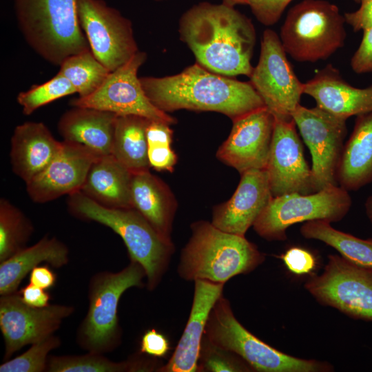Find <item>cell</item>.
Here are the masks:
<instances>
[{
  "instance_id": "1",
  "label": "cell",
  "mask_w": 372,
  "mask_h": 372,
  "mask_svg": "<svg viewBox=\"0 0 372 372\" xmlns=\"http://www.w3.org/2000/svg\"><path fill=\"white\" fill-rule=\"evenodd\" d=\"M178 32L203 68L229 77L250 76L256 30L234 7L200 3L181 17Z\"/></svg>"
},
{
  "instance_id": "2",
  "label": "cell",
  "mask_w": 372,
  "mask_h": 372,
  "mask_svg": "<svg viewBox=\"0 0 372 372\" xmlns=\"http://www.w3.org/2000/svg\"><path fill=\"white\" fill-rule=\"evenodd\" d=\"M140 81L152 104L166 113L211 111L233 121L265 107L250 82L214 73L197 63L175 75L144 76Z\"/></svg>"
},
{
  "instance_id": "3",
  "label": "cell",
  "mask_w": 372,
  "mask_h": 372,
  "mask_svg": "<svg viewBox=\"0 0 372 372\" xmlns=\"http://www.w3.org/2000/svg\"><path fill=\"white\" fill-rule=\"evenodd\" d=\"M191 229L178 267L179 276L186 280L225 284L234 276L252 271L265 260L245 236L223 231L205 220L194 223Z\"/></svg>"
},
{
  "instance_id": "4",
  "label": "cell",
  "mask_w": 372,
  "mask_h": 372,
  "mask_svg": "<svg viewBox=\"0 0 372 372\" xmlns=\"http://www.w3.org/2000/svg\"><path fill=\"white\" fill-rule=\"evenodd\" d=\"M68 207L76 217L110 228L123 240L130 260L144 269L147 287L155 289L160 282L174 247L134 208H111L99 204L81 191L69 196Z\"/></svg>"
},
{
  "instance_id": "5",
  "label": "cell",
  "mask_w": 372,
  "mask_h": 372,
  "mask_svg": "<svg viewBox=\"0 0 372 372\" xmlns=\"http://www.w3.org/2000/svg\"><path fill=\"white\" fill-rule=\"evenodd\" d=\"M19 28L41 58L60 65L68 57L90 50L80 26L77 0H14Z\"/></svg>"
},
{
  "instance_id": "6",
  "label": "cell",
  "mask_w": 372,
  "mask_h": 372,
  "mask_svg": "<svg viewBox=\"0 0 372 372\" xmlns=\"http://www.w3.org/2000/svg\"><path fill=\"white\" fill-rule=\"evenodd\" d=\"M145 277L143 267L130 260L118 272L104 271L91 278L88 310L76 334L81 348L87 352L104 354L119 345L122 333L118 317L119 300L128 289L143 287Z\"/></svg>"
},
{
  "instance_id": "7",
  "label": "cell",
  "mask_w": 372,
  "mask_h": 372,
  "mask_svg": "<svg viewBox=\"0 0 372 372\" xmlns=\"http://www.w3.org/2000/svg\"><path fill=\"white\" fill-rule=\"evenodd\" d=\"M204 335L212 344L231 351L254 371L261 372H329L324 362L293 357L269 346L246 329L236 318L223 296L210 311Z\"/></svg>"
},
{
  "instance_id": "8",
  "label": "cell",
  "mask_w": 372,
  "mask_h": 372,
  "mask_svg": "<svg viewBox=\"0 0 372 372\" xmlns=\"http://www.w3.org/2000/svg\"><path fill=\"white\" fill-rule=\"evenodd\" d=\"M345 19L337 6L324 0H303L287 12L280 39L287 54L298 62L326 60L342 48Z\"/></svg>"
},
{
  "instance_id": "9",
  "label": "cell",
  "mask_w": 372,
  "mask_h": 372,
  "mask_svg": "<svg viewBox=\"0 0 372 372\" xmlns=\"http://www.w3.org/2000/svg\"><path fill=\"white\" fill-rule=\"evenodd\" d=\"M351 205L349 192L339 185L309 194H284L271 198L253 227L260 237L267 240H285L290 226L315 220L340 221L347 214Z\"/></svg>"
},
{
  "instance_id": "10",
  "label": "cell",
  "mask_w": 372,
  "mask_h": 372,
  "mask_svg": "<svg viewBox=\"0 0 372 372\" xmlns=\"http://www.w3.org/2000/svg\"><path fill=\"white\" fill-rule=\"evenodd\" d=\"M304 288L321 304L355 318L372 321V269L336 254L329 255L323 272Z\"/></svg>"
},
{
  "instance_id": "11",
  "label": "cell",
  "mask_w": 372,
  "mask_h": 372,
  "mask_svg": "<svg viewBox=\"0 0 372 372\" xmlns=\"http://www.w3.org/2000/svg\"><path fill=\"white\" fill-rule=\"evenodd\" d=\"M249 78L276 120H293L304 83L296 75L280 37L272 30L267 29L262 34L259 60Z\"/></svg>"
},
{
  "instance_id": "12",
  "label": "cell",
  "mask_w": 372,
  "mask_h": 372,
  "mask_svg": "<svg viewBox=\"0 0 372 372\" xmlns=\"http://www.w3.org/2000/svg\"><path fill=\"white\" fill-rule=\"evenodd\" d=\"M79 22L95 57L112 72L139 50L132 25L103 0H77Z\"/></svg>"
},
{
  "instance_id": "13",
  "label": "cell",
  "mask_w": 372,
  "mask_h": 372,
  "mask_svg": "<svg viewBox=\"0 0 372 372\" xmlns=\"http://www.w3.org/2000/svg\"><path fill=\"white\" fill-rule=\"evenodd\" d=\"M146 59V53L138 51L127 63L111 72L94 92L71 100L70 105L175 124L176 119L153 105L143 90L137 74Z\"/></svg>"
},
{
  "instance_id": "14",
  "label": "cell",
  "mask_w": 372,
  "mask_h": 372,
  "mask_svg": "<svg viewBox=\"0 0 372 372\" xmlns=\"http://www.w3.org/2000/svg\"><path fill=\"white\" fill-rule=\"evenodd\" d=\"M292 118L311 155L316 192L338 185L336 171L347 133V120L317 106L309 108L300 104Z\"/></svg>"
},
{
  "instance_id": "15",
  "label": "cell",
  "mask_w": 372,
  "mask_h": 372,
  "mask_svg": "<svg viewBox=\"0 0 372 372\" xmlns=\"http://www.w3.org/2000/svg\"><path fill=\"white\" fill-rule=\"evenodd\" d=\"M74 307L49 304L34 307L25 303L19 291L1 296L0 329L5 353L3 360L23 347L41 341L58 330L63 320L72 315Z\"/></svg>"
},
{
  "instance_id": "16",
  "label": "cell",
  "mask_w": 372,
  "mask_h": 372,
  "mask_svg": "<svg viewBox=\"0 0 372 372\" xmlns=\"http://www.w3.org/2000/svg\"><path fill=\"white\" fill-rule=\"evenodd\" d=\"M265 170L273 197L295 192H316L311 168L305 160L303 145L293 119H275Z\"/></svg>"
},
{
  "instance_id": "17",
  "label": "cell",
  "mask_w": 372,
  "mask_h": 372,
  "mask_svg": "<svg viewBox=\"0 0 372 372\" xmlns=\"http://www.w3.org/2000/svg\"><path fill=\"white\" fill-rule=\"evenodd\" d=\"M233 121L227 138L216 152L217 158L240 174L266 168L275 118L262 107Z\"/></svg>"
},
{
  "instance_id": "18",
  "label": "cell",
  "mask_w": 372,
  "mask_h": 372,
  "mask_svg": "<svg viewBox=\"0 0 372 372\" xmlns=\"http://www.w3.org/2000/svg\"><path fill=\"white\" fill-rule=\"evenodd\" d=\"M96 156L82 145L63 141L55 158L37 176L25 183L34 203H45L79 192Z\"/></svg>"
},
{
  "instance_id": "19",
  "label": "cell",
  "mask_w": 372,
  "mask_h": 372,
  "mask_svg": "<svg viewBox=\"0 0 372 372\" xmlns=\"http://www.w3.org/2000/svg\"><path fill=\"white\" fill-rule=\"evenodd\" d=\"M240 175L232 196L214 207L211 223L223 231L245 236L273 196L265 169H251Z\"/></svg>"
},
{
  "instance_id": "20",
  "label": "cell",
  "mask_w": 372,
  "mask_h": 372,
  "mask_svg": "<svg viewBox=\"0 0 372 372\" xmlns=\"http://www.w3.org/2000/svg\"><path fill=\"white\" fill-rule=\"evenodd\" d=\"M190 314L183 333L168 362L160 372H196L207 322L216 302L223 296L224 284L194 281Z\"/></svg>"
},
{
  "instance_id": "21",
  "label": "cell",
  "mask_w": 372,
  "mask_h": 372,
  "mask_svg": "<svg viewBox=\"0 0 372 372\" xmlns=\"http://www.w3.org/2000/svg\"><path fill=\"white\" fill-rule=\"evenodd\" d=\"M303 94L312 97L317 107L345 120L372 112V83L364 88L355 87L331 64L304 83Z\"/></svg>"
},
{
  "instance_id": "22",
  "label": "cell",
  "mask_w": 372,
  "mask_h": 372,
  "mask_svg": "<svg viewBox=\"0 0 372 372\" xmlns=\"http://www.w3.org/2000/svg\"><path fill=\"white\" fill-rule=\"evenodd\" d=\"M10 142L12 171L25 183L51 163L63 145L43 123L32 121L18 125Z\"/></svg>"
},
{
  "instance_id": "23",
  "label": "cell",
  "mask_w": 372,
  "mask_h": 372,
  "mask_svg": "<svg viewBox=\"0 0 372 372\" xmlns=\"http://www.w3.org/2000/svg\"><path fill=\"white\" fill-rule=\"evenodd\" d=\"M118 115L98 109L72 106L59 120L63 141L83 145L98 156L112 154Z\"/></svg>"
},
{
  "instance_id": "24",
  "label": "cell",
  "mask_w": 372,
  "mask_h": 372,
  "mask_svg": "<svg viewBox=\"0 0 372 372\" xmlns=\"http://www.w3.org/2000/svg\"><path fill=\"white\" fill-rule=\"evenodd\" d=\"M338 185L356 191L372 183V112L357 116L336 171Z\"/></svg>"
},
{
  "instance_id": "25",
  "label": "cell",
  "mask_w": 372,
  "mask_h": 372,
  "mask_svg": "<svg viewBox=\"0 0 372 372\" xmlns=\"http://www.w3.org/2000/svg\"><path fill=\"white\" fill-rule=\"evenodd\" d=\"M132 208L138 211L165 238L170 240L176 201L169 187L149 170L133 174Z\"/></svg>"
},
{
  "instance_id": "26",
  "label": "cell",
  "mask_w": 372,
  "mask_h": 372,
  "mask_svg": "<svg viewBox=\"0 0 372 372\" xmlns=\"http://www.w3.org/2000/svg\"><path fill=\"white\" fill-rule=\"evenodd\" d=\"M132 176L112 154L99 156L92 165L81 191L103 206L132 208Z\"/></svg>"
},
{
  "instance_id": "27",
  "label": "cell",
  "mask_w": 372,
  "mask_h": 372,
  "mask_svg": "<svg viewBox=\"0 0 372 372\" xmlns=\"http://www.w3.org/2000/svg\"><path fill=\"white\" fill-rule=\"evenodd\" d=\"M59 268L69 262V249L56 237L43 236L37 243L26 247L0 262V295L17 291L28 273L41 262Z\"/></svg>"
},
{
  "instance_id": "28",
  "label": "cell",
  "mask_w": 372,
  "mask_h": 372,
  "mask_svg": "<svg viewBox=\"0 0 372 372\" xmlns=\"http://www.w3.org/2000/svg\"><path fill=\"white\" fill-rule=\"evenodd\" d=\"M149 119L136 116H118L112 155L132 174L149 170L146 130Z\"/></svg>"
},
{
  "instance_id": "29",
  "label": "cell",
  "mask_w": 372,
  "mask_h": 372,
  "mask_svg": "<svg viewBox=\"0 0 372 372\" xmlns=\"http://www.w3.org/2000/svg\"><path fill=\"white\" fill-rule=\"evenodd\" d=\"M302 236L320 240L337 250L349 261L372 269V238L361 239L333 228L331 223L307 221L300 229Z\"/></svg>"
},
{
  "instance_id": "30",
  "label": "cell",
  "mask_w": 372,
  "mask_h": 372,
  "mask_svg": "<svg viewBox=\"0 0 372 372\" xmlns=\"http://www.w3.org/2000/svg\"><path fill=\"white\" fill-rule=\"evenodd\" d=\"M155 364L152 360L134 358L123 362H114L102 353L80 355H49L48 372H125L150 371Z\"/></svg>"
},
{
  "instance_id": "31",
  "label": "cell",
  "mask_w": 372,
  "mask_h": 372,
  "mask_svg": "<svg viewBox=\"0 0 372 372\" xmlns=\"http://www.w3.org/2000/svg\"><path fill=\"white\" fill-rule=\"evenodd\" d=\"M59 68L58 72L70 81L79 97H85L94 92L111 72L91 50L68 57Z\"/></svg>"
},
{
  "instance_id": "32",
  "label": "cell",
  "mask_w": 372,
  "mask_h": 372,
  "mask_svg": "<svg viewBox=\"0 0 372 372\" xmlns=\"http://www.w3.org/2000/svg\"><path fill=\"white\" fill-rule=\"evenodd\" d=\"M34 231L30 220L8 200H0V262L26 247Z\"/></svg>"
},
{
  "instance_id": "33",
  "label": "cell",
  "mask_w": 372,
  "mask_h": 372,
  "mask_svg": "<svg viewBox=\"0 0 372 372\" xmlns=\"http://www.w3.org/2000/svg\"><path fill=\"white\" fill-rule=\"evenodd\" d=\"M76 93L70 81L59 72L48 81L34 85L17 96L25 115H30L39 107L59 99Z\"/></svg>"
},
{
  "instance_id": "34",
  "label": "cell",
  "mask_w": 372,
  "mask_h": 372,
  "mask_svg": "<svg viewBox=\"0 0 372 372\" xmlns=\"http://www.w3.org/2000/svg\"><path fill=\"white\" fill-rule=\"evenodd\" d=\"M60 344L59 337L53 334L31 344L23 353L4 361L0 365V372L46 371L49 353Z\"/></svg>"
},
{
  "instance_id": "35",
  "label": "cell",
  "mask_w": 372,
  "mask_h": 372,
  "mask_svg": "<svg viewBox=\"0 0 372 372\" xmlns=\"http://www.w3.org/2000/svg\"><path fill=\"white\" fill-rule=\"evenodd\" d=\"M251 367L234 353L209 342L203 335L200 349L197 371H252Z\"/></svg>"
},
{
  "instance_id": "36",
  "label": "cell",
  "mask_w": 372,
  "mask_h": 372,
  "mask_svg": "<svg viewBox=\"0 0 372 372\" xmlns=\"http://www.w3.org/2000/svg\"><path fill=\"white\" fill-rule=\"evenodd\" d=\"M293 0H249L253 14L266 26L276 23L285 8Z\"/></svg>"
},
{
  "instance_id": "37",
  "label": "cell",
  "mask_w": 372,
  "mask_h": 372,
  "mask_svg": "<svg viewBox=\"0 0 372 372\" xmlns=\"http://www.w3.org/2000/svg\"><path fill=\"white\" fill-rule=\"evenodd\" d=\"M281 259L291 273L302 276L311 273L316 267V260L309 251L298 247L288 249Z\"/></svg>"
},
{
  "instance_id": "38",
  "label": "cell",
  "mask_w": 372,
  "mask_h": 372,
  "mask_svg": "<svg viewBox=\"0 0 372 372\" xmlns=\"http://www.w3.org/2000/svg\"><path fill=\"white\" fill-rule=\"evenodd\" d=\"M148 145V160L150 167L157 171L172 172L177 162V156L171 145L152 143Z\"/></svg>"
},
{
  "instance_id": "39",
  "label": "cell",
  "mask_w": 372,
  "mask_h": 372,
  "mask_svg": "<svg viewBox=\"0 0 372 372\" xmlns=\"http://www.w3.org/2000/svg\"><path fill=\"white\" fill-rule=\"evenodd\" d=\"M351 67L357 74L372 72V28L363 31L361 43L351 57Z\"/></svg>"
},
{
  "instance_id": "40",
  "label": "cell",
  "mask_w": 372,
  "mask_h": 372,
  "mask_svg": "<svg viewBox=\"0 0 372 372\" xmlns=\"http://www.w3.org/2000/svg\"><path fill=\"white\" fill-rule=\"evenodd\" d=\"M169 349V343L165 335L154 329L147 331L141 338L140 351L154 357L165 356Z\"/></svg>"
},
{
  "instance_id": "41",
  "label": "cell",
  "mask_w": 372,
  "mask_h": 372,
  "mask_svg": "<svg viewBox=\"0 0 372 372\" xmlns=\"http://www.w3.org/2000/svg\"><path fill=\"white\" fill-rule=\"evenodd\" d=\"M358 10L344 14L345 22L353 31H364L372 28V0H360Z\"/></svg>"
},
{
  "instance_id": "42",
  "label": "cell",
  "mask_w": 372,
  "mask_h": 372,
  "mask_svg": "<svg viewBox=\"0 0 372 372\" xmlns=\"http://www.w3.org/2000/svg\"><path fill=\"white\" fill-rule=\"evenodd\" d=\"M23 301L34 307H44L49 305L50 296L46 290L29 283L18 291Z\"/></svg>"
},
{
  "instance_id": "43",
  "label": "cell",
  "mask_w": 372,
  "mask_h": 372,
  "mask_svg": "<svg viewBox=\"0 0 372 372\" xmlns=\"http://www.w3.org/2000/svg\"><path fill=\"white\" fill-rule=\"evenodd\" d=\"M30 283L47 290L52 287L56 280V275L48 265L37 266L30 273Z\"/></svg>"
},
{
  "instance_id": "44",
  "label": "cell",
  "mask_w": 372,
  "mask_h": 372,
  "mask_svg": "<svg viewBox=\"0 0 372 372\" xmlns=\"http://www.w3.org/2000/svg\"><path fill=\"white\" fill-rule=\"evenodd\" d=\"M365 210L366 216L372 223V195L369 196L365 202Z\"/></svg>"
},
{
  "instance_id": "45",
  "label": "cell",
  "mask_w": 372,
  "mask_h": 372,
  "mask_svg": "<svg viewBox=\"0 0 372 372\" xmlns=\"http://www.w3.org/2000/svg\"><path fill=\"white\" fill-rule=\"evenodd\" d=\"M222 1H223V3L229 6H231V7H234L236 5H245V4L248 5V1H249V0H222Z\"/></svg>"
},
{
  "instance_id": "46",
  "label": "cell",
  "mask_w": 372,
  "mask_h": 372,
  "mask_svg": "<svg viewBox=\"0 0 372 372\" xmlns=\"http://www.w3.org/2000/svg\"><path fill=\"white\" fill-rule=\"evenodd\" d=\"M354 1L357 2V3H360V0H353Z\"/></svg>"
},
{
  "instance_id": "47",
  "label": "cell",
  "mask_w": 372,
  "mask_h": 372,
  "mask_svg": "<svg viewBox=\"0 0 372 372\" xmlns=\"http://www.w3.org/2000/svg\"><path fill=\"white\" fill-rule=\"evenodd\" d=\"M155 1H163V0H155Z\"/></svg>"
}]
</instances>
